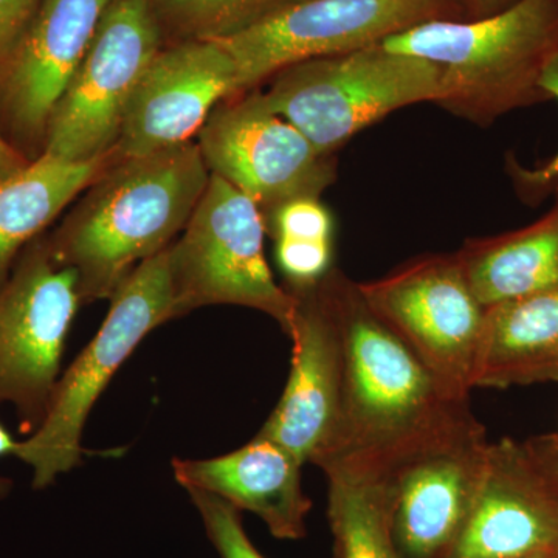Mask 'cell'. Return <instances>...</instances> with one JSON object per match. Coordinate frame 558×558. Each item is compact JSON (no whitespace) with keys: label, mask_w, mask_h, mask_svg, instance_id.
Instances as JSON below:
<instances>
[{"label":"cell","mask_w":558,"mask_h":558,"mask_svg":"<svg viewBox=\"0 0 558 558\" xmlns=\"http://www.w3.org/2000/svg\"><path fill=\"white\" fill-rule=\"evenodd\" d=\"M527 558H558V554H537V556H531Z\"/></svg>","instance_id":"1f68e13d"},{"label":"cell","mask_w":558,"mask_h":558,"mask_svg":"<svg viewBox=\"0 0 558 558\" xmlns=\"http://www.w3.org/2000/svg\"><path fill=\"white\" fill-rule=\"evenodd\" d=\"M326 282L344 337L339 446L325 473L392 476L425 451L476 427L469 399L450 395L332 267Z\"/></svg>","instance_id":"6da1fadb"},{"label":"cell","mask_w":558,"mask_h":558,"mask_svg":"<svg viewBox=\"0 0 558 558\" xmlns=\"http://www.w3.org/2000/svg\"><path fill=\"white\" fill-rule=\"evenodd\" d=\"M558 554V435L488 447L486 475L446 558Z\"/></svg>","instance_id":"7c38bea8"},{"label":"cell","mask_w":558,"mask_h":558,"mask_svg":"<svg viewBox=\"0 0 558 558\" xmlns=\"http://www.w3.org/2000/svg\"><path fill=\"white\" fill-rule=\"evenodd\" d=\"M186 492L220 558H266L245 534L240 509L208 492L197 488Z\"/></svg>","instance_id":"603a6c76"},{"label":"cell","mask_w":558,"mask_h":558,"mask_svg":"<svg viewBox=\"0 0 558 558\" xmlns=\"http://www.w3.org/2000/svg\"><path fill=\"white\" fill-rule=\"evenodd\" d=\"M303 464L274 440L256 435L241 449L208 459H172L180 486L208 492L255 513L279 539L306 537L312 501L301 486Z\"/></svg>","instance_id":"e0dca14e"},{"label":"cell","mask_w":558,"mask_h":558,"mask_svg":"<svg viewBox=\"0 0 558 558\" xmlns=\"http://www.w3.org/2000/svg\"><path fill=\"white\" fill-rule=\"evenodd\" d=\"M21 440L14 438L9 432V428L0 422V458L5 457H17L20 451ZM13 480L7 478V476L0 475V501L9 498L11 490H13Z\"/></svg>","instance_id":"f546056e"},{"label":"cell","mask_w":558,"mask_h":558,"mask_svg":"<svg viewBox=\"0 0 558 558\" xmlns=\"http://www.w3.org/2000/svg\"><path fill=\"white\" fill-rule=\"evenodd\" d=\"M457 256L486 310L558 289V205L524 229L465 241Z\"/></svg>","instance_id":"d6986e66"},{"label":"cell","mask_w":558,"mask_h":558,"mask_svg":"<svg viewBox=\"0 0 558 558\" xmlns=\"http://www.w3.org/2000/svg\"><path fill=\"white\" fill-rule=\"evenodd\" d=\"M277 263L288 288H307L332 269V242L277 240Z\"/></svg>","instance_id":"d4e9b609"},{"label":"cell","mask_w":558,"mask_h":558,"mask_svg":"<svg viewBox=\"0 0 558 558\" xmlns=\"http://www.w3.org/2000/svg\"><path fill=\"white\" fill-rule=\"evenodd\" d=\"M161 49L163 33L148 0H110L51 112L40 154L72 163L109 154L132 94Z\"/></svg>","instance_id":"ba28073f"},{"label":"cell","mask_w":558,"mask_h":558,"mask_svg":"<svg viewBox=\"0 0 558 558\" xmlns=\"http://www.w3.org/2000/svg\"><path fill=\"white\" fill-rule=\"evenodd\" d=\"M40 2L43 0H0V78L31 28Z\"/></svg>","instance_id":"4316f807"},{"label":"cell","mask_w":558,"mask_h":558,"mask_svg":"<svg viewBox=\"0 0 558 558\" xmlns=\"http://www.w3.org/2000/svg\"><path fill=\"white\" fill-rule=\"evenodd\" d=\"M359 289L442 387L469 399L486 307L470 288L457 253L410 260L387 277L359 282Z\"/></svg>","instance_id":"30bf717a"},{"label":"cell","mask_w":558,"mask_h":558,"mask_svg":"<svg viewBox=\"0 0 558 558\" xmlns=\"http://www.w3.org/2000/svg\"><path fill=\"white\" fill-rule=\"evenodd\" d=\"M258 205L227 180L209 175L182 236L168 247L178 315L211 304L264 312L289 337L296 300L275 282Z\"/></svg>","instance_id":"8992f818"},{"label":"cell","mask_w":558,"mask_h":558,"mask_svg":"<svg viewBox=\"0 0 558 558\" xmlns=\"http://www.w3.org/2000/svg\"><path fill=\"white\" fill-rule=\"evenodd\" d=\"M558 380V289L487 307L475 388Z\"/></svg>","instance_id":"ac0fdd59"},{"label":"cell","mask_w":558,"mask_h":558,"mask_svg":"<svg viewBox=\"0 0 558 558\" xmlns=\"http://www.w3.org/2000/svg\"><path fill=\"white\" fill-rule=\"evenodd\" d=\"M440 94L438 64L377 44L279 70L263 97L318 153L336 156L371 124L407 106L436 102Z\"/></svg>","instance_id":"277c9868"},{"label":"cell","mask_w":558,"mask_h":558,"mask_svg":"<svg viewBox=\"0 0 558 558\" xmlns=\"http://www.w3.org/2000/svg\"><path fill=\"white\" fill-rule=\"evenodd\" d=\"M197 137L209 174L244 193L263 215L300 197L319 199L337 179L336 156L318 153L260 92L216 106Z\"/></svg>","instance_id":"8fae6325"},{"label":"cell","mask_w":558,"mask_h":558,"mask_svg":"<svg viewBox=\"0 0 558 558\" xmlns=\"http://www.w3.org/2000/svg\"><path fill=\"white\" fill-rule=\"evenodd\" d=\"M267 233L277 240L332 242L333 219L317 197H300L264 215Z\"/></svg>","instance_id":"cb8c5ba5"},{"label":"cell","mask_w":558,"mask_h":558,"mask_svg":"<svg viewBox=\"0 0 558 558\" xmlns=\"http://www.w3.org/2000/svg\"><path fill=\"white\" fill-rule=\"evenodd\" d=\"M381 46L438 64L442 94L436 105L490 126L549 100L539 80L558 51V0H519L481 20L425 22Z\"/></svg>","instance_id":"3957f363"},{"label":"cell","mask_w":558,"mask_h":558,"mask_svg":"<svg viewBox=\"0 0 558 558\" xmlns=\"http://www.w3.org/2000/svg\"><path fill=\"white\" fill-rule=\"evenodd\" d=\"M236 95V65L218 40H186L156 54L121 121L117 159L191 142L223 98Z\"/></svg>","instance_id":"5bb4252c"},{"label":"cell","mask_w":558,"mask_h":558,"mask_svg":"<svg viewBox=\"0 0 558 558\" xmlns=\"http://www.w3.org/2000/svg\"><path fill=\"white\" fill-rule=\"evenodd\" d=\"M31 159L0 134V182L24 170Z\"/></svg>","instance_id":"83f0119b"},{"label":"cell","mask_w":558,"mask_h":558,"mask_svg":"<svg viewBox=\"0 0 558 558\" xmlns=\"http://www.w3.org/2000/svg\"><path fill=\"white\" fill-rule=\"evenodd\" d=\"M109 300L100 330L61 373L43 424L21 440L16 458L32 469L36 490L80 464L84 425L113 374L149 332L179 318L168 248L135 267Z\"/></svg>","instance_id":"5b68a950"},{"label":"cell","mask_w":558,"mask_h":558,"mask_svg":"<svg viewBox=\"0 0 558 558\" xmlns=\"http://www.w3.org/2000/svg\"><path fill=\"white\" fill-rule=\"evenodd\" d=\"M209 171L196 143L117 159L51 236V256L78 275L81 301L109 300L143 260L170 247L204 196Z\"/></svg>","instance_id":"7a4b0ae2"},{"label":"cell","mask_w":558,"mask_h":558,"mask_svg":"<svg viewBox=\"0 0 558 558\" xmlns=\"http://www.w3.org/2000/svg\"><path fill=\"white\" fill-rule=\"evenodd\" d=\"M161 33L175 43L240 35L296 0H148Z\"/></svg>","instance_id":"7402d4cb"},{"label":"cell","mask_w":558,"mask_h":558,"mask_svg":"<svg viewBox=\"0 0 558 558\" xmlns=\"http://www.w3.org/2000/svg\"><path fill=\"white\" fill-rule=\"evenodd\" d=\"M113 160V149L80 163L40 154L24 170L0 182V286L9 279L22 252Z\"/></svg>","instance_id":"ffe728a7"},{"label":"cell","mask_w":558,"mask_h":558,"mask_svg":"<svg viewBox=\"0 0 558 558\" xmlns=\"http://www.w3.org/2000/svg\"><path fill=\"white\" fill-rule=\"evenodd\" d=\"M488 447L486 428L478 424L392 475V539L399 558L449 556L483 486Z\"/></svg>","instance_id":"9a60e30c"},{"label":"cell","mask_w":558,"mask_h":558,"mask_svg":"<svg viewBox=\"0 0 558 558\" xmlns=\"http://www.w3.org/2000/svg\"><path fill=\"white\" fill-rule=\"evenodd\" d=\"M539 83H542L543 90L548 94L549 100L558 101V51L543 70ZM509 172L521 199L531 202V204H539L546 197V186L558 172V149L546 163L539 165L534 170L523 168L519 161L510 159Z\"/></svg>","instance_id":"484cf974"},{"label":"cell","mask_w":558,"mask_h":558,"mask_svg":"<svg viewBox=\"0 0 558 558\" xmlns=\"http://www.w3.org/2000/svg\"><path fill=\"white\" fill-rule=\"evenodd\" d=\"M81 303L78 275L53 259L46 238L0 286V407H13L25 438L46 417Z\"/></svg>","instance_id":"52a82bcc"},{"label":"cell","mask_w":558,"mask_h":558,"mask_svg":"<svg viewBox=\"0 0 558 558\" xmlns=\"http://www.w3.org/2000/svg\"><path fill=\"white\" fill-rule=\"evenodd\" d=\"M519 0H461L468 20H481L508 10Z\"/></svg>","instance_id":"f1b7e54d"},{"label":"cell","mask_w":558,"mask_h":558,"mask_svg":"<svg viewBox=\"0 0 558 558\" xmlns=\"http://www.w3.org/2000/svg\"><path fill=\"white\" fill-rule=\"evenodd\" d=\"M548 194L556 196V204L558 205V172L554 175V179L550 180L549 185L546 186V196H548Z\"/></svg>","instance_id":"4dcf8cb0"},{"label":"cell","mask_w":558,"mask_h":558,"mask_svg":"<svg viewBox=\"0 0 558 558\" xmlns=\"http://www.w3.org/2000/svg\"><path fill=\"white\" fill-rule=\"evenodd\" d=\"M442 20H468L461 0H296L218 43L236 65L240 95L296 62L366 49Z\"/></svg>","instance_id":"9c48e42d"},{"label":"cell","mask_w":558,"mask_h":558,"mask_svg":"<svg viewBox=\"0 0 558 558\" xmlns=\"http://www.w3.org/2000/svg\"><path fill=\"white\" fill-rule=\"evenodd\" d=\"M110 0H43L0 78V110L14 137L43 143Z\"/></svg>","instance_id":"2e32d148"},{"label":"cell","mask_w":558,"mask_h":558,"mask_svg":"<svg viewBox=\"0 0 558 558\" xmlns=\"http://www.w3.org/2000/svg\"><path fill=\"white\" fill-rule=\"evenodd\" d=\"M325 277L307 288H286L296 300L289 333L292 369L278 405L258 432L301 464L319 469L339 446L344 385L343 329Z\"/></svg>","instance_id":"4fadbf2b"},{"label":"cell","mask_w":558,"mask_h":558,"mask_svg":"<svg viewBox=\"0 0 558 558\" xmlns=\"http://www.w3.org/2000/svg\"><path fill=\"white\" fill-rule=\"evenodd\" d=\"M333 558H399L392 539V476L325 473Z\"/></svg>","instance_id":"44dd1931"}]
</instances>
